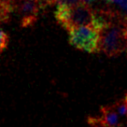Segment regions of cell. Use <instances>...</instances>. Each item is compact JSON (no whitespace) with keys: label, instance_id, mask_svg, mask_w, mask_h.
Masks as SVG:
<instances>
[{"label":"cell","instance_id":"9","mask_svg":"<svg viewBox=\"0 0 127 127\" xmlns=\"http://www.w3.org/2000/svg\"><path fill=\"white\" fill-rule=\"evenodd\" d=\"M119 5H120V7L127 13V0H122L119 3Z\"/></svg>","mask_w":127,"mask_h":127},{"label":"cell","instance_id":"13","mask_svg":"<svg viewBox=\"0 0 127 127\" xmlns=\"http://www.w3.org/2000/svg\"><path fill=\"white\" fill-rule=\"evenodd\" d=\"M107 1H108V2H114V0H107Z\"/></svg>","mask_w":127,"mask_h":127},{"label":"cell","instance_id":"4","mask_svg":"<svg viewBox=\"0 0 127 127\" xmlns=\"http://www.w3.org/2000/svg\"><path fill=\"white\" fill-rule=\"evenodd\" d=\"M50 6L48 0H18L15 7L20 16L21 25L29 27L35 24L42 8Z\"/></svg>","mask_w":127,"mask_h":127},{"label":"cell","instance_id":"2","mask_svg":"<svg viewBox=\"0 0 127 127\" xmlns=\"http://www.w3.org/2000/svg\"><path fill=\"white\" fill-rule=\"evenodd\" d=\"M57 23L68 32L76 27L90 25L94 27L95 9L83 2L66 4L60 2L55 10Z\"/></svg>","mask_w":127,"mask_h":127},{"label":"cell","instance_id":"5","mask_svg":"<svg viewBox=\"0 0 127 127\" xmlns=\"http://www.w3.org/2000/svg\"><path fill=\"white\" fill-rule=\"evenodd\" d=\"M100 116L107 127H122L123 123L121 122V116L112 105L104 106L100 108Z\"/></svg>","mask_w":127,"mask_h":127},{"label":"cell","instance_id":"6","mask_svg":"<svg viewBox=\"0 0 127 127\" xmlns=\"http://www.w3.org/2000/svg\"><path fill=\"white\" fill-rule=\"evenodd\" d=\"M116 111L121 116V118H125L127 120V93L122 99L118 100L113 104Z\"/></svg>","mask_w":127,"mask_h":127},{"label":"cell","instance_id":"7","mask_svg":"<svg viewBox=\"0 0 127 127\" xmlns=\"http://www.w3.org/2000/svg\"><path fill=\"white\" fill-rule=\"evenodd\" d=\"M88 124L90 127H107V124L105 123L103 119L101 118V116H90L87 120Z\"/></svg>","mask_w":127,"mask_h":127},{"label":"cell","instance_id":"1","mask_svg":"<svg viewBox=\"0 0 127 127\" xmlns=\"http://www.w3.org/2000/svg\"><path fill=\"white\" fill-rule=\"evenodd\" d=\"M126 16L116 11L112 20L98 31L99 52L114 57L127 51V41L124 34Z\"/></svg>","mask_w":127,"mask_h":127},{"label":"cell","instance_id":"12","mask_svg":"<svg viewBox=\"0 0 127 127\" xmlns=\"http://www.w3.org/2000/svg\"><path fill=\"white\" fill-rule=\"evenodd\" d=\"M121 1H122V0H114V2H115V3H117V4H119Z\"/></svg>","mask_w":127,"mask_h":127},{"label":"cell","instance_id":"3","mask_svg":"<svg viewBox=\"0 0 127 127\" xmlns=\"http://www.w3.org/2000/svg\"><path fill=\"white\" fill-rule=\"evenodd\" d=\"M68 41L73 47L89 53L99 52V32L90 25L79 26L70 30Z\"/></svg>","mask_w":127,"mask_h":127},{"label":"cell","instance_id":"8","mask_svg":"<svg viewBox=\"0 0 127 127\" xmlns=\"http://www.w3.org/2000/svg\"><path fill=\"white\" fill-rule=\"evenodd\" d=\"M8 44V35L0 28V54L7 49Z\"/></svg>","mask_w":127,"mask_h":127},{"label":"cell","instance_id":"10","mask_svg":"<svg viewBox=\"0 0 127 127\" xmlns=\"http://www.w3.org/2000/svg\"><path fill=\"white\" fill-rule=\"evenodd\" d=\"M81 2H83V3H85V4L87 5H91L92 3H94L95 0H80Z\"/></svg>","mask_w":127,"mask_h":127},{"label":"cell","instance_id":"11","mask_svg":"<svg viewBox=\"0 0 127 127\" xmlns=\"http://www.w3.org/2000/svg\"><path fill=\"white\" fill-rule=\"evenodd\" d=\"M124 34H125V38L127 41V16H126V20H125V27H124Z\"/></svg>","mask_w":127,"mask_h":127}]
</instances>
